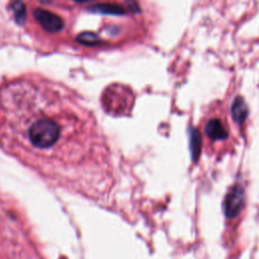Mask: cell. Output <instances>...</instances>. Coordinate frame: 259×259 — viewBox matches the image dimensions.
<instances>
[{
	"instance_id": "obj_6",
	"label": "cell",
	"mask_w": 259,
	"mask_h": 259,
	"mask_svg": "<svg viewBox=\"0 0 259 259\" xmlns=\"http://www.w3.org/2000/svg\"><path fill=\"white\" fill-rule=\"evenodd\" d=\"M200 149H201L200 135L196 128H192L190 134V151H191V156L193 160H196L198 158L200 154Z\"/></svg>"
},
{
	"instance_id": "obj_1",
	"label": "cell",
	"mask_w": 259,
	"mask_h": 259,
	"mask_svg": "<svg viewBox=\"0 0 259 259\" xmlns=\"http://www.w3.org/2000/svg\"><path fill=\"white\" fill-rule=\"evenodd\" d=\"M53 84L17 80L0 89V137L14 153L37 160L75 164L84 154L77 138L82 128L79 114Z\"/></svg>"
},
{
	"instance_id": "obj_5",
	"label": "cell",
	"mask_w": 259,
	"mask_h": 259,
	"mask_svg": "<svg viewBox=\"0 0 259 259\" xmlns=\"http://www.w3.org/2000/svg\"><path fill=\"white\" fill-rule=\"evenodd\" d=\"M231 112L234 120L238 123H241L246 119L248 115V107L243 97L237 96L234 99L231 107Z\"/></svg>"
},
{
	"instance_id": "obj_3",
	"label": "cell",
	"mask_w": 259,
	"mask_h": 259,
	"mask_svg": "<svg viewBox=\"0 0 259 259\" xmlns=\"http://www.w3.org/2000/svg\"><path fill=\"white\" fill-rule=\"evenodd\" d=\"M35 21L48 31H59L63 27V22L60 16L42 8H37L33 11Z\"/></svg>"
},
{
	"instance_id": "obj_4",
	"label": "cell",
	"mask_w": 259,
	"mask_h": 259,
	"mask_svg": "<svg viewBox=\"0 0 259 259\" xmlns=\"http://www.w3.org/2000/svg\"><path fill=\"white\" fill-rule=\"evenodd\" d=\"M205 134L211 140H224L228 137V132L222 121L218 118H212L205 124Z\"/></svg>"
},
{
	"instance_id": "obj_2",
	"label": "cell",
	"mask_w": 259,
	"mask_h": 259,
	"mask_svg": "<svg viewBox=\"0 0 259 259\" xmlns=\"http://www.w3.org/2000/svg\"><path fill=\"white\" fill-rule=\"evenodd\" d=\"M244 205V189L241 185H233L226 194L224 200V211L227 218L238 215Z\"/></svg>"
}]
</instances>
